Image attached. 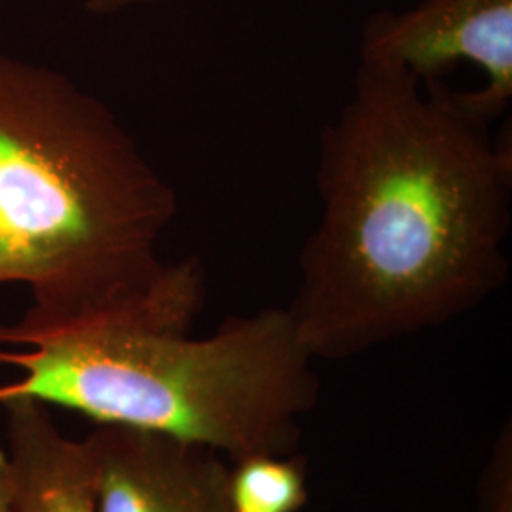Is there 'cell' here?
<instances>
[{"mask_svg":"<svg viewBox=\"0 0 512 512\" xmlns=\"http://www.w3.org/2000/svg\"><path fill=\"white\" fill-rule=\"evenodd\" d=\"M177 194L107 103L0 54V285L33 306L0 344L93 319L205 302L198 258L167 264Z\"/></svg>","mask_w":512,"mask_h":512,"instance_id":"obj_2","label":"cell"},{"mask_svg":"<svg viewBox=\"0 0 512 512\" xmlns=\"http://www.w3.org/2000/svg\"><path fill=\"white\" fill-rule=\"evenodd\" d=\"M234 512H300L308 503V476L302 459L260 454L228 467Z\"/></svg>","mask_w":512,"mask_h":512,"instance_id":"obj_7","label":"cell"},{"mask_svg":"<svg viewBox=\"0 0 512 512\" xmlns=\"http://www.w3.org/2000/svg\"><path fill=\"white\" fill-rule=\"evenodd\" d=\"M84 442L97 512H234L230 465L207 448L118 425H95Z\"/></svg>","mask_w":512,"mask_h":512,"instance_id":"obj_5","label":"cell"},{"mask_svg":"<svg viewBox=\"0 0 512 512\" xmlns=\"http://www.w3.org/2000/svg\"><path fill=\"white\" fill-rule=\"evenodd\" d=\"M200 311H131L40 332L19 344L25 349H0V365L21 372L0 385V404L63 406L95 425L158 433L230 463L294 454L321 384L291 313L264 308L194 338Z\"/></svg>","mask_w":512,"mask_h":512,"instance_id":"obj_3","label":"cell"},{"mask_svg":"<svg viewBox=\"0 0 512 512\" xmlns=\"http://www.w3.org/2000/svg\"><path fill=\"white\" fill-rule=\"evenodd\" d=\"M0 406L12 469L10 512H97L84 439L63 435L46 404L12 399Z\"/></svg>","mask_w":512,"mask_h":512,"instance_id":"obj_6","label":"cell"},{"mask_svg":"<svg viewBox=\"0 0 512 512\" xmlns=\"http://www.w3.org/2000/svg\"><path fill=\"white\" fill-rule=\"evenodd\" d=\"M475 512H512V423L495 437L476 484Z\"/></svg>","mask_w":512,"mask_h":512,"instance_id":"obj_8","label":"cell"},{"mask_svg":"<svg viewBox=\"0 0 512 512\" xmlns=\"http://www.w3.org/2000/svg\"><path fill=\"white\" fill-rule=\"evenodd\" d=\"M490 124L444 80L359 63L321 131V215L287 308L315 361L439 329L505 285L512 141Z\"/></svg>","mask_w":512,"mask_h":512,"instance_id":"obj_1","label":"cell"},{"mask_svg":"<svg viewBox=\"0 0 512 512\" xmlns=\"http://www.w3.org/2000/svg\"><path fill=\"white\" fill-rule=\"evenodd\" d=\"M12 501V469L8 452L0 450V512H10Z\"/></svg>","mask_w":512,"mask_h":512,"instance_id":"obj_10","label":"cell"},{"mask_svg":"<svg viewBox=\"0 0 512 512\" xmlns=\"http://www.w3.org/2000/svg\"><path fill=\"white\" fill-rule=\"evenodd\" d=\"M162 0H86V10L93 16H114L133 6H147Z\"/></svg>","mask_w":512,"mask_h":512,"instance_id":"obj_9","label":"cell"},{"mask_svg":"<svg viewBox=\"0 0 512 512\" xmlns=\"http://www.w3.org/2000/svg\"><path fill=\"white\" fill-rule=\"evenodd\" d=\"M361 61L403 69L437 82L459 63L475 65L484 86L467 92L478 112L494 122L512 101V0H420L366 19Z\"/></svg>","mask_w":512,"mask_h":512,"instance_id":"obj_4","label":"cell"}]
</instances>
